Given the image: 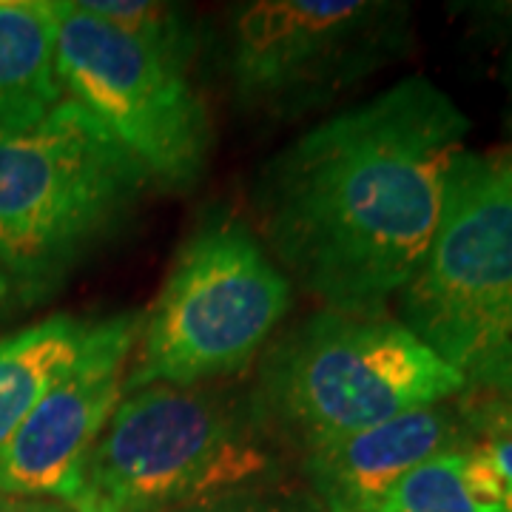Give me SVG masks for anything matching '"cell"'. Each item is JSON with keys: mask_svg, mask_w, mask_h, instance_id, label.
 <instances>
[{"mask_svg": "<svg viewBox=\"0 0 512 512\" xmlns=\"http://www.w3.org/2000/svg\"><path fill=\"white\" fill-rule=\"evenodd\" d=\"M467 134L464 111L427 77L333 114L259 174L265 251L325 311L384 313L433 242Z\"/></svg>", "mask_w": 512, "mask_h": 512, "instance_id": "1", "label": "cell"}, {"mask_svg": "<svg viewBox=\"0 0 512 512\" xmlns=\"http://www.w3.org/2000/svg\"><path fill=\"white\" fill-rule=\"evenodd\" d=\"M143 313L94 322L80 353L0 453V495L72 504L86 461L123 399Z\"/></svg>", "mask_w": 512, "mask_h": 512, "instance_id": "9", "label": "cell"}, {"mask_svg": "<svg viewBox=\"0 0 512 512\" xmlns=\"http://www.w3.org/2000/svg\"><path fill=\"white\" fill-rule=\"evenodd\" d=\"M293 285L245 222L208 220L185 239L128 365L123 396L197 387L254 362L288 316Z\"/></svg>", "mask_w": 512, "mask_h": 512, "instance_id": "6", "label": "cell"}, {"mask_svg": "<svg viewBox=\"0 0 512 512\" xmlns=\"http://www.w3.org/2000/svg\"><path fill=\"white\" fill-rule=\"evenodd\" d=\"M151 183L143 165L74 100L0 128V271L43 296L117 231Z\"/></svg>", "mask_w": 512, "mask_h": 512, "instance_id": "3", "label": "cell"}, {"mask_svg": "<svg viewBox=\"0 0 512 512\" xmlns=\"http://www.w3.org/2000/svg\"><path fill=\"white\" fill-rule=\"evenodd\" d=\"M89 322L55 313L0 339V453L80 353Z\"/></svg>", "mask_w": 512, "mask_h": 512, "instance_id": "12", "label": "cell"}, {"mask_svg": "<svg viewBox=\"0 0 512 512\" xmlns=\"http://www.w3.org/2000/svg\"><path fill=\"white\" fill-rule=\"evenodd\" d=\"M373 512H498V507L476 493L464 450H456L407 473Z\"/></svg>", "mask_w": 512, "mask_h": 512, "instance_id": "14", "label": "cell"}, {"mask_svg": "<svg viewBox=\"0 0 512 512\" xmlns=\"http://www.w3.org/2000/svg\"><path fill=\"white\" fill-rule=\"evenodd\" d=\"M410 12L387 0H251L225 12L231 94L271 117L328 106L402 52Z\"/></svg>", "mask_w": 512, "mask_h": 512, "instance_id": "7", "label": "cell"}, {"mask_svg": "<svg viewBox=\"0 0 512 512\" xmlns=\"http://www.w3.org/2000/svg\"><path fill=\"white\" fill-rule=\"evenodd\" d=\"M174 512H325L311 490L285 487L276 478L254 481Z\"/></svg>", "mask_w": 512, "mask_h": 512, "instance_id": "15", "label": "cell"}, {"mask_svg": "<svg viewBox=\"0 0 512 512\" xmlns=\"http://www.w3.org/2000/svg\"><path fill=\"white\" fill-rule=\"evenodd\" d=\"M80 3L86 12L120 29L163 63L188 74L197 57L200 37L183 6L157 3V0H80Z\"/></svg>", "mask_w": 512, "mask_h": 512, "instance_id": "13", "label": "cell"}, {"mask_svg": "<svg viewBox=\"0 0 512 512\" xmlns=\"http://www.w3.org/2000/svg\"><path fill=\"white\" fill-rule=\"evenodd\" d=\"M476 427L464 404H430L302 453V476L325 512H373L407 473L467 450Z\"/></svg>", "mask_w": 512, "mask_h": 512, "instance_id": "10", "label": "cell"}, {"mask_svg": "<svg viewBox=\"0 0 512 512\" xmlns=\"http://www.w3.org/2000/svg\"><path fill=\"white\" fill-rule=\"evenodd\" d=\"M0 512H74V507L66 501H57V498L0 495Z\"/></svg>", "mask_w": 512, "mask_h": 512, "instance_id": "18", "label": "cell"}, {"mask_svg": "<svg viewBox=\"0 0 512 512\" xmlns=\"http://www.w3.org/2000/svg\"><path fill=\"white\" fill-rule=\"evenodd\" d=\"M9 302H12V282H9V276L0 271V319L9 308Z\"/></svg>", "mask_w": 512, "mask_h": 512, "instance_id": "19", "label": "cell"}, {"mask_svg": "<svg viewBox=\"0 0 512 512\" xmlns=\"http://www.w3.org/2000/svg\"><path fill=\"white\" fill-rule=\"evenodd\" d=\"M464 390L399 319L322 308L268 345L248 399L268 439L308 453Z\"/></svg>", "mask_w": 512, "mask_h": 512, "instance_id": "2", "label": "cell"}, {"mask_svg": "<svg viewBox=\"0 0 512 512\" xmlns=\"http://www.w3.org/2000/svg\"><path fill=\"white\" fill-rule=\"evenodd\" d=\"M464 410L476 427V439L487 433L512 430V370L498 382L476 390H464Z\"/></svg>", "mask_w": 512, "mask_h": 512, "instance_id": "16", "label": "cell"}, {"mask_svg": "<svg viewBox=\"0 0 512 512\" xmlns=\"http://www.w3.org/2000/svg\"><path fill=\"white\" fill-rule=\"evenodd\" d=\"M57 74L160 188H191L211 154V120L188 74L154 57L80 0H49Z\"/></svg>", "mask_w": 512, "mask_h": 512, "instance_id": "8", "label": "cell"}, {"mask_svg": "<svg viewBox=\"0 0 512 512\" xmlns=\"http://www.w3.org/2000/svg\"><path fill=\"white\" fill-rule=\"evenodd\" d=\"M251 399L231 387L126 393L86 461L74 512H174L274 478Z\"/></svg>", "mask_w": 512, "mask_h": 512, "instance_id": "4", "label": "cell"}, {"mask_svg": "<svg viewBox=\"0 0 512 512\" xmlns=\"http://www.w3.org/2000/svg\"><path fill=\"white\" fill-rule=\"evenodd\" d=\"M473 447L481 453L493 473L498 512H512V430L487 433L473 441Z\"/></svg>", "mask_w": 512, "mask_h": 512, "instance_id": "17", "label": "cell"}, {"mask_svg": "<svg viewBox=\"0 0 512 512\" xmlns=\"http://www.w3.org/2000/svg\"><path fill=\"white\" fill-rule=\"evenodd\" d=\"M63 100L49 0H0V128L35 123Z\"/></svg>", "mask_w": 512, "mask_h": 512, "instance_id": "11", "label": "cell"}, {"mask_svg": "<svg viewBox=\"0 0 512 512\" xmlns=\"http://www.w3.org/2000/svg\"><path fill=\"white\" fill-rule=\"evenodd\" d=\"M402 296V322L464 376L512 370V148L461 151L433 242Z\"/></svg>", "mask_w": 512, "mask_h": 512, "instance_id": "5", "label": "cell"}]
</instances>
